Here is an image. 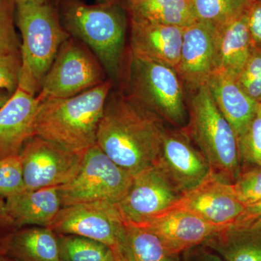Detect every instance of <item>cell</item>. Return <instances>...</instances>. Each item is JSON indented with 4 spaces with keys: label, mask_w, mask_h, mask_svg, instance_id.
Segmentation results:
<instances>
[{
    "label": "cell",
    "mask_w": 261,
    "mask_h": 261,
    "mask_svg": "<svg viewBox=\"0 0 261 261\" xmlns=\"http://www.w3.org/2000/svg\"><path fill=\"white\" fill-rule=\"evenodd\" d=\"M166 128L128 94L111 92L99 122L97 145L132 175L154 166Z\"/></svg>",
    "instance_id": "6da1fadb"
},
{
    "label": "cell",
    "mask_w": 261,
    "mask_h": 261,
    "mask_svg": "<svg viewBox=\"0 0 261 261\" xmlns=\"http://www.w3.org/2000/svg\"><path fill=\"white\" fill-rule=\"evenodd\" d=\"M113 87V81L106 80L73 97L41 101L33 135L82 153L97 144L98 127Z\"/></svg>",
    "instance_id": "7a4b0ae2"
},
{
    "label": "cell",
    "mask_w": 261,
    "mask_h": 261,
    "mask_svg": "<svg viewBox=\"0 0 261 261\" xmlns=\"http://www.w3.org/2000/svg\"><path fill=\"white\" fill-rule=\"evenodd\" d=\"M16 9L22 37L18 87L37 95L62 44L71 36L47 0L16 4Z\"/></svg>",
    "instance_id": "3957f363"
},
{
    "label": "cell",
    "mask_w": 261,
    "mask_h": 261,
    "mask_svg": "<svg viewBox=\"0 0 261 261\" xmlns=\"http://www.w3.org/2000/svg\"><path fill=\"white\" fill-rule=\"evenodd\" d=\"M187 107L188 119L182 129L207 160L212 173L233 184L242 171L236 136L207 84L190 92Z\"/></svg>",
    "instance_id": "277c9868"
},
{
    "label": "cell",
    "mask_w": 261,
    "mask_h": 261,
    "mask_svg": "<svg viewBox=\"0 0 261 261\" xmlns=\"http://www.w3.org/2000/svg\"><path fill=\"white\" fill-rule=\"evenodd\" d=\"M63 23L71 37L83 42L95 55L113 80L123 71L125 18L110 3L97 5L68 0L62 9Z\"/></svg>",
    "instance_id": "5b68a950"
},
{
    "label": "cell",
    "mask_w": 261,
    "mask_h": 261,
    "mask_svg": "<svg viewBox=\"0 0 261 261\" xmlns=\"http://www.w3.org/2000/svg\"><path fill=\"white\" fill-rule=\"evenodd\" d=\"M127 94L141 106L178 128L187 125L188 113L184 85L174 68L129 54Z\"/></svg>",
    "instance_id": "8992f818"
},
{
    "label": "cell",
    "mask_w": 261,
    "mask_h": 261,
    "mask_svg": "<svg viewBox=\"0 0 261 261\" xmlns=\"http://www.w3.org/2000/svg\"><path fill=\"white\" fill-rule=\"evenodd\" d=\"M133 175L120 167L96 144L84 151L78 171L58 187L62 207L105 202L117 205L124 197Z\"/></svg>",
    "instance_id": "52a82bcc"
},
{
    "label": "cell",
    "mask_w": 261,
    "mask_h": 261,
    "mask_svg": "<svg viewBox=\"0 0 261 261\" xmlns=\"http://www.w3.org/2000/svg\"><path fill=\"white\" fill-rule=\"evenodd\" d=\"M104 68L87 46L73 37L62 44L37 97H73L106 82Z\"/></svg>",
    "instance_id": "ba28073f"
},
{
    "label": "cell",
    "mask_w": 261,
    "mask_h": 261,
    "mask_svg": "<svg viewBox=\"0 0 261 261\" xmlns=\"http://www.w3.org/2000/svg\"><path fill=\"white\" fill-rule=\"evenodd\" d=\"M60 234H74L105 244L123 261L124 223L116 205L97 202L63 207L49 226Z\"/></svg>",
    "instance_id": "9c48e42d"
},
{
    "label": "cell",
    "mask_w": 261,
    "mask_h": 261,
    "mask_svg": "<svg viewBox=\"0 0 261 261\" xmlns=\"http://www.w3.org/2000/svg\"><path fill=\"white\" fill-rule=\"evenodd\" d=\"M183 195L154 165L134 175L128 191L116 207L124 222L140 226L171 210Z\"/></svg>",
    "instance_id": "30bf717a"
},
{
    "label": "cell",
    "mask_w": 261,
    "mask_h": 261,
    "mask_svg": "<svg viewBox=\"0 0 261 261\" xmlns=\"http://www.w3.org/2000/svg\"><path fill=\"white\" fill-rule=\"evenodd\" d=\"M25 191L60 187L78 171L82 153L72 152L39 137H33L21 152Z\"/></svg>",
    "instance_id": "8fae6325"
},
{
    "label": "cell",
    "mask_w": 261,
    "mask_h": 261,
    "mask_svg": "<svg viewBox=\"0 0 261 261\" xmlns=\"http://www.w3.org/2000/svg\"><path fill=\"white\" fill-rule=\"evenodd\" d=\"M154 165L184 195L200 185L212 173L207 160L182 128H166Z\"/></svg>",
    "instance_id": "7c38bea8"
},
{
    "label": "cell",
    "mask_w": 261,
    "mask_h": 261,
    "mask_svg": "<svg viewBox=\"0 0 261 261\" xmlns=\"http://www.w3.org/2000/svg\"><path fill=\"white\" fill-rule=\"evenodd\" d=\"M173 208L190 211L211 224L226 228L237 221L245 206L235 195L232 184L211 173Z\"/></svg>",
    "instance_id": "4fadbf2b"
},
{
    "label": "cell",
    "mask_w": 261,
    "mask_h": 261,
    "mask_svg": "<svg viewBox=\"0 0 261 261\" xmlns=\"http://www.w3.org/2000/svg\"><path fill=\"white\" fill-rule=\"evenodd\" d=\"M217 27L197 20L184 29L176 72L190 92L207 84L216 70Z\"/></svg>",
    "instance_id": "5bb4252c"
},
{
    "label": "cell",
    "mask_w": 261,
    "mask_h": 261,
    "mask_svg": "<svg viewBox=\"0 0 261 261\" xmlns=\"http://www.w3.org/2000/svg\"><path fill=\"white\" fill-rule=\"evenodd\" d=\"M185 28L130 18V54L176 70Z\"/></svg>",
    "instance_id": "9a60e30c"
},
{
    "label": "cell",
    "mask_w": 261,
    "mask_h": 261,
    "mask_svg": "<svg viewBox=\"0 0 261 261\" xmlns=\"http://www.w3.org/2000/svg\"><path fill=\"white\" fill-rule=\"evenodd\" d=\"M140 226L155 233L168 251L174 255H181L202 245L224 228L207 222L190 211L178 208L171 209Z\"/></svg>",
    "instance_id": "2e32d148"
},
{
    "label": "cell",
    "mask_w": 261,
    "mask_h": 261,
    "mask_svg": "<svg viewBox=\"0 0 261 261\" xmlns=\"http://www.w3.org/2000/svg\"><path fill=\"white\" fill-rule=\"evenodd\" d=\"M41 100L19 88L0 108V159L20 154L34 137V123Z\"/></svg>",
    "instance_id": "e0dca14e"
},
{
    "label": "cell",
    "mask_w": 261,
    "mask_h": 261,
    "mask_svg": "<svg viewBox=\"0 0 261 261\" xmlns=\"http://www.w3.org/2000/svg\"><path fill=\"white\" fill-rule=\"evenodd\" d=\"M206 84L216 106L231 125L238 141L250 126L258 102L245 93L237 79L222 70H215Z\"/></svg>",
    "instance_id": "ac0fdd59"
},
{
    "label": "cell",
    "mask_w": 261,
    "mask_h": 261,
    "mask_svg": "<svg viewBox=\"0 0 261 261\" xmlns=\"http://www.w3.org/2000/svg\"><path fill=\"white\" fill-rule=\"evenodd\" d=\"M61 208L58 187H50L8 197L3 211L13 224L49 227Z\"/></svg>",
    "instance_id": "d6986e66"
},
{
    "label": "cell",
    "mask_w": 261,
    "mask_h": 261,
    "mask_svg": "<svg viewBox=\"0 0 261 261\" xmlns=\"http://www.w3.org/2000/svg\"><path fill=\"white\" fill-rule=\"evenodd\" d=\"M202 245L226 261H261V220L235 221Z\"/></svg>",
    "instance_id": "ffe728a7"
},
{
    "label": "cell",
    "mask_w": 261,
    "mask_h": 261,
    "mask_svg": "<svg viewBox=\"0 0 261 261\" xmlns=\"http://www.w3.org/2000/svg\"><path fill=\"white\" fill-rule=\"evenodd\" d=\"M216 47V70L238 80L253 48L248 29V10L217 27Z\"/></svg>",
    "instance_id": "44dd1931"
},
{
    "label": "cell",
    "mask_w": 261,
    "mask_h": 261,
    "mask_svg": "<svg viewBox=\"0 0 261 261\" xmlns=\"http://www.w3.org/2000/svg\"><path fill=\"white\" fill-rule=\"evenodd\" d=\"M130 18L173 27L197 21L192 0H129Z\"/></svg>",
    "instance_id": "7402d4cb"
},
{
    "label": "cell",
    "mask_w": 261,
    "mask_h": 261,
    "mask_svg": "<svg viewBox=\"0 0 261 261\" xmlns=\"http://www.w3.org/2000/svg\"><path fill=\"white\" fill-rule=\"evenodd\" d=\"M10 247L20 261H60L58 238L49 227L20 231L13 238Z\"/></svg>",
    "instance_id": "603a6c76"
},
{
    "label": "cell",
    "mask_w": 261,
    "mask_h": 261,
    "mask_svg": "<svg viewBox=\"0 0 261 261\" xmlns=\"http://www.w3.org/2000/svg\"><path fill=\"white\" fill-rule=\"evenodd\" d=\"M124 223L123 261H179L180 255L171 253L159 237L148 228Z\"/></svg>",
    "instance_id": "cb8c5ba5"
},
{
    "label": "cell",
    "mask_w": 261,
    "mask_h": 261,
    "mask_svg": "<svg viewBox=\"0 0 261 261\" xmlns=\"http://www.w3.org/2000/svg\"><path fill=\"white\" fill-rule=\"evenodd\" d=\"M58 238L60 261H121L112 248L95 240L74 234Z\"/></svg>",
    "instance_id": "d4e9b609"
},
{
    "label": "cell",
    "mask_w": 261,
    "mask_h": 261,
    "mask_svg": "<svg viewBox=\"0 0 261 261\" xmlns=\"http://www.w3.org/2000/svg\"><path fill=\"white\" fill-rule=\"evenodd\" d=\"M252 1L253 0H192V3L197 20L219 27L248 10Z\"/></svg>",
    "instance_id": "484cf974"
},
{
    "label": "cell",
    "mask_w": 261,
    "mask_h": 261,
    "mask_svg": "<svg viewBox=\"0 0 261 261\" xmlns=\"http://www.w3.org/2000/svg\"><path fill=\"white\" fill-rule=\"evenodd\" d=\"M237 142L242 170L261 166V102L250 126Z\"/></svg>",
    "instance_id": "4316f807"
},
{
    "label": "cell",
    "mask_w": 261,
    "mask_h": 261,
    "mask_svg": "<svg viewBox=\"0 0 261 261\" xmlns=\"http://www.w3.org/2000/svg\"><path fill=\"white\" fill-rule=\"evenodd\" d=\"M25 191L20 154L0 159V195L12 197Z\"/></svg>",
    "instance_id": "83f0119b"
},
{
    "label": "cell",
    "mask_w": 261,
    "mask_h": 261,
    "mask_svg": "<svg viewBox=\"0 0 261 261\" xmlns=\"http://www.w3.org/2000/svg\"><path fill=\"white\" fill-rule=\"evenodd\" d=\"M15 0H0V56L20 55L14 24Z\"/></svg>",
    "instance_id": "f1b7e54d"
},
{
    "label": "cell",
    "mask_w": 261,
    "mask_h": 261,
    "mask_svg": "<svg viewBox=\"0 0 261 261\" xmlns=\"http://www.w3.org/2000/svg\"><path fill=\"white\" fill-rule=\"evenodd\" d=\"M232 187L235 195L245 207L261 200V166L242 170Z\"/></svg>",
    "instance_id": "f546056e"
},
{
    "label": "cell",
    "mask_w": 261,
    "mask_h": 261,
    "mask_svg": "<svg viewBox=\"0 0 261 261\" xmlns=\"http://www.w3.org/2000/svg\"><path fill=\"white\" fill-rule=\"evenodd\" d=\"M245 93L261 102V51L252 48L251 55L238 78Z\"/></svg>",
    "instance_id": "4dcf8cb0"
},
{
    "label": "cell",
    "mask_w": 261,
    "mask_h": 261,
    "mask_svg": "<svg viewBox=\"0 0 261 261\" xmlns=\"http://www.w3.org/2000/svg\"><path fill=\"white\" fill-rule=\"evenodd\" d=\"M21 59L20 55L0 56V91L12 95L18 89Z\"/></svg>",
    "instance_id": "1f68e13d"
},
{
    "label": "cell",
    "mask_w": 261,
    "mask_h": 261,
    "mask_svg": "<svg viewBox=\"0 0 261 261\" xmlns=\"http://www.w3.org/2000/svg\"><path fill=\"white\" fill-rule=\"evenodd\" d=\"M248 29L252 47L261 51V0H253L249 8Z\"/></svg>",
    "instance_id": "d6a6232c"
},
{
    "label": "cell",
    "mask_w": 261,
    "mask_h": 261,
    "mask_svg": "<svg viewBox=\"0 0 261 261\" xmlns=\"http://www.w3.org/2000/svg\"><path fill=\"white\" fill-rule=\"evenodd\" d=\"M179 261H226L211 249L201 245L184 252Z\"/></svg>",
    "instance_id": "836d02e7"
},
{
    "label": "cell",
    "mask_w": 261,
    "mask_h": 261,
    "mask_svg": "<svg viewBox=\"0 0 261 261\" xmlns=\"http://www.w3.org/2000/svg\"><path fill=\"white\" fill-rule=\"evenodd\" d=\"M255 220H261V200L252 205L246 206L243 214L240 215L237 221H255Z\"/></svg>",
    "instance_id": "e575fe53"
},
{
    "label": "cell",
    "mask_w": 261,
    "mask_h": 261,
    "mask_svg": "<svg viewBox=\"0 0 261 261\" xmlns=\"http://www.w3.org/2000/svg\"><path fill=\"white\" fill-rule=\"evenodd\" d=\"M10 94H8L7 92H3V91H0V108L5 104L8 99L10 97Z\"/></svg>",
    "instance_id": "d590c367"
},
{
    "label": "cell",
    "mask_w": 261,
    "mask_h": 261,
    "mask_svg": "<svg viewBox=\"0 0 261 261\" xmlns=\"http://www.w3.org/2000/svg\"><path fill=\"white\" fill-rule=\"evenodd\" d=\"M32 1H45V0H15V4H20V3H27V2H32Z\"/></svg>",
    "instance_id": "8d00e7d4"
},
{
    "label": "cell",
    "mask_w": 261,
    "mask_h": 261,
    "mask_svg": "<svg viewBox=\"0 0 261 261\" xmlns=\"http://www.w3.org/2000/svg\"><path fill=\"white\" fill-rule=\"evenodd\" d=\"M100 1L102 2V3H110V2H111V0H100Z\"/></svg>",
    "instance_id": "74e56055"
}]
</instances>
